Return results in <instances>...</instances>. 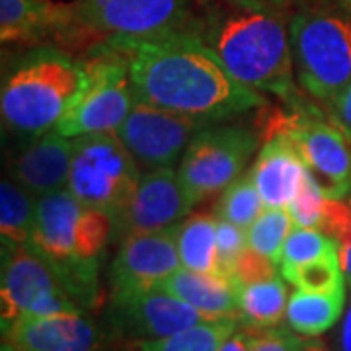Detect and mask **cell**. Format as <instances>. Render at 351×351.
I'll list each match as a JSON object with an SVG mask.
<instances>
[{
    "label": "cell",
    "instance_id": "obj_1",
    "mask_svg": "<svg viewBox=\"0 0 351 351\" xmlns=\"http://www.w3.org/2000/svg\"><path fill=\"white\" fill-rule=\"evenodd\" d=\"M125 57L137 100L168 112L223 121L263 106L197 36L174 32L143 39H106Z\"/></svg>",
    "mask_w": 351,
    "mask_h": 351
},
{
    "label": "cell",
    "instance_id": "obj_2",
    "mask_svg": "<svg viewBox=\"0 0 351 351\" xmlns=\"http://www.w3.org/2000/svg\"><path fill=\"white\" fill-rule=\"evenodd\" d=\"M112 237L110 215L80 203L69 189H59L36 203L27 248L49 263L86 313L100 297V263Z\"/></svg>",
    "mask_w": 351,
    "mask_h": 351
},
{
    "label": "cell",
    "instance_id": "obj_3",
    "mask_svg": "<svg viewBox=\"0 0 351 351\" xmlns=\"http://www.w3.org/2000/svg\"><path fill=\"white\" fill-rule=\"evenodd\" d=\"M201 39L240 84L281 98L295 96L291 32L279 6H234L232 12L213 22Z\"/></svg>",
    "mask_w": 351,
    "mask_h": 351
},
{
    "label": "cell",
    "instance_id": "obj_4",
    "mask_svg": "<svg viewBox=\"0 0 351 351\" xmlns=\"http://www.w3.org/2000/svg\"><path fill=\"white\" fill-rule=\"evenodd\" d=\"M80 86V61L51 45L34 47L12 61L2 76V125L36 141L57 129Z\"/></svg>",
    "mask_w": 351,
    "mask_h": 351
},
{
    "label": "cell",
    "instance_id": "obj_5",
    "mask_svg": "<svg viewBox=\"0 0 351 351\" xmlns=\"http://www.w3.org/2000/svg\"><path fill=\"white\" fill-rule=\"evenodd\" d=\"M293 63L314 100L330 104L351 82V12L306 8L289 24Z\"/></svg>",
    "mask_w": 351,
    "mask_h": 351
},
{
    "label": "cell",
    "instance_id": "obj_6",
    "mask_svg": "<svg viewBox=\"0 0 351 351\" xmlns=\"http://www.w3.org/2000/svg\"><path fill=\"white\" fill-rule=\"evenodd\" d=\"M82 69V86L57 131L76 138L90 133H115L137 104L125 57L108 43L88 49Z\"/></svg>",
    "mask_w": 351,
    "mask_h": 351
},
{
    "label": "cell",
    "instance_id": "obj_7",
    "mask_svg": "<svg viewBox=\"0 0 351 351\" xmlns=\"http://www.w3.org/2000/svg\"><path fill=\"white\" fill-rule=\"evenodd\" d=\"M141 176L137 160L115 133H90L73 138L66 189L80 203L110 215L113 225L125 213Z\"/></svg>",
    "mask_w": 351,
    "mask_h": 351
},
{
    "label": "cell",
    "instance_id": "obj_8",
    "mask_svg": "<svg viewBox=\"0 0 351 351\" xmlns=\"http://www.w3.org/2000/svg\"><path fill=\"white\" fill-rule=\"evenodd\" d=\"M75 43L143 39L186 32L189 0H76ZM96 43V45H98Z\"/></svg>",
    "mask_w": 351,
    "mask_h": 351
},
{
    "label": "cell",
    "instance_id": "obj_9",
    "mask_svg": "<svg viewBox=\"0 0 351 351\" xmlns=\"http://www.w3.org/2000/svg\"><path fill=\"white\" fill-rule=\"evenodd\" d=\"M63 313L84 311L49 263L29 248L2 244V326L22 316H51Z\"/></svg>",
    "mask_w": 351,
    "mask_h": 351
},
{
    "label": "cell",
    "instance_id": "obj_10",
    "mask_svg": "<svg viewBox=\"0 0 351 351\" xmlns=\"http://www.w3.org/2000/svg\"><path fill=\"white\" fill-rule=\"evenodd\" d=\"M276 115L267 121L271 137H285L295 147L328 199H348L351 195V138L332 121L306 112L293 115L276 112Z\"/></svg>",
    "mask_w": 351,
    "mask_h": 351
},
{
    "label": "cell",
    "instance_id": "obj_11",
    "mask_svg": "<svg viewBox=\"0 0 351 351\" xmlns=\"http://www.w3.org/2000/svg\"><path fill=\"white\" fill-rule=\"evenodd\" d=\"M258 149V137L234 125L205 127L191 138L178 174L195 203L237 182Z\"/></svg>",
    "mask_w": 351,
    "mask_h": 351
},
{
    "label": "cell",
    "instance_id": "obj_12",
    "mask_svg": "<svg viewBox=\"0 0 351 351\" xmlns=\"http://www.w3.org/2000/svg\"><path fill=\"white\" fill-rule=\"evenodd\" d=\"M213 125L209 119L168 112L137 100L123 125L115 131L119 141L147 172L174 168L199 131Z\"/></svg>",
    "mask_w": 351,
    "mask_h": 351
},
{
    "label": "cell",
    "instance_id": "obj_13",
    "mask_svg": "<svg viewBox=\"0 0 351 351\" xmlns=\"http://www.w3.org/2000/svg\"><path fill=\"white\" fill-rule=\"evenodd\" d=\"M106 320L113 334L135 341L174 336L213 318H207L164 289L149 287L112 291Z\"/></svg>",
    "mask_w": 351,
    "mask_h": 351
},
{
    "label": "cell",
    "instance_id": "obj_14",
    "mask_svg": "<svg viewBox=\"0 0 351 351\" xmlns=\"http://www.w3.org/2000/svg\"><path fill=\"white\" fill-rule=\"evenodd\" d=\"M193 205L195 199L182 182L178 170L160 168L145 172L125 213L113 225V237L123 240L127 234L174 228L184 223Z\"/></svg>",
    "mask_w": 351,
    "mask_h": 351
},
{
    "label": "cell",
    "instance_id": "obj_15",
    "mask_svg": "<svg viewBox=\"0 0 351 351\" xmlns=\"http://www.w3.org/2000/svg\"><path fill=\"white\" fill-rule=\"evenodd\" d=\"M106 334L84 313L22 316L2 326V343L14 351H100Z\"/></svg>",
    "mask_w": 351,
    "mask_h": 351
},
{
    "label": "cell",
    "instance_id": "obj_16",
    "mask_svg": "<svg viewBox=\"0 0 351 351\" xmlns=\"http://www.w3.org/2000/svg\"><path fill=\"white\" fill-rule=\"evenodd\" d=\"M176 228L127 234L110 267L112 291L158 287L176 274L182 267Z\"/></svg>",
    "mask_w": 351,
    "mask_h": 351
},
{
    "label": "cell",
    "instance_id": "obj_17",
    "mask_svg": "<svg viewBox=\"0 0 351 351\" xmlns=\"http://www.w3.org/2000/svg\"><path fill=\"white\" fill-rule=\"evenodd\" d=\"M76 22L73 4L55 0H0L2 43L36 45L53 38L75 43Z\"/></svg>",
    "mask_w": 351,
    "mask_h": 351
},
{
    "label": "cell",
    "instance_id": "obj_18",
    "mask_svg": "<svg viewBox=\"0 0 351 351\" xmlns=\"http://www.w3.org/2000/svg\"><path fill=\"white\" fill-rule=\"evenodd\" d=\"M73 160V138L57 129L41 135L14 158L12 178L36 199L66 189Z\"/></svg>",
    "mask_w": 351,
    "mask_h": 351
},
{
    "label": "cell",
    "instance_id": "obj_19",
    "mask_svg": "<svg viewBox=\"0 0 351 351\" xmlns=\"http://www.w3.org/2000/svg\"><path fill=\"white\" fill-rule=\"evenodd\" d=\"M306 166L285 137L265 141L250 178L258 188L265 207H289L301 188Z\"/></svg>",
    "mask_w": 351,
    "mask_h": 351
},
{
    "label": "cell",
    "instance_id": "obj_20",
    "mask_svg": "<svg viewBox=\"0 0 351 351\" xmlns=\"http://www.w3.org/2000/svg\"><path fill=\"white\" fill-rule=\"evenodd\" d=\"M158 289L174 295L195 311L205 314L207 318H239V302H237V285L234 281L219 276L191 271L180 267L176 274L162 281Z\"/></svg>",
    "mask_w": 351,
    "mask_h": 351
},
{
    "label": "cell",
    "instance_id": "obj_21",
    "mask_svg": "<svg viewBox=\"0 0 351 351\" xmlns=\"http://www.w3.org/2000/svg\"><path fill=\"white\" fill-rule=\"evenodd\" d=\"M176 244L182 267L228 279L219 260L217 217L203 213L188 217L176 228Z\"/></svg>",
    "mask_w": 351,
    "mask_h": 351
},
{
    "label": "cell",
    "instance_id": "obj_22",
    "mask_svg": "<svg viewBox=\"0 0 351 351\" xmlns=\"http://www.w3.org/2000/svg\"><path fill=\"white\" fill-rule=\"evenodd\" d=\"M346 304V291L339 293H313L297 289L287 302L289 328L302 338H318L338 324Z\"/></svg>",
    "mask_w": 351,
    "mask_h": 351
},
{
    "label": "cell",
    "instance_id": "obj_23",
    "mask_svg": "<svg viewBox=\"0 0 351 351\" xmlns=\"http://www.w3.org/2000/svg\"><path fill=\"white\" fill-rule=\"evenodd\" d=\"M239 320L244 328L269 330L277 328L287 313L289 293L283 279H269L260 283L237 285Z\"/></svg>",
    "mask_w": 351,
    "mask_h": 351
},
{
    "label": "cell",
    "instance_id": "obj_24",
    "mask_svg": "<svg viewBox=\"0 0 351 351\" xmlns=\"http://www.w3.org/2000/svg\"><path fill=\"white\" fill-rule=\"evenodd\" d=\"M240 320L237 316H226L217 320H207L195 326L182 330L174 336L158 339H135L131 341V351H219L228 336L239 330Z\"/></svg>",
    "mask_w": 351,
    "mask_h": 351
},
{
    "label": "cell",
    "instance_id": "obj_25",
    "mask_svg": "<svg viewBox=\"0 0 351 351\" xmlns=\"http://www.w3.org/2000/svg\"><path fill=\"white\" fill-rule=\"evenodd\" d=\"M38 199L22 188L14 178H4L0 184V234L2 244L27 248L36 225Z\"/></svg>",
    "mask_w": 351,
    "mask_h": 351
},
{
    "label": "cell",
    "instance_id": "obj_26",
    "mask_svg": "<svg viewBox=\"0 0 351 351\" xmlns=\"http://www.w3.org/2000/svg\"><path fill=\"white\" fill-rule=\"evenodd\" d=\"M295 228L287 207H265L248 228V246L271 262L281 263L285 240Z\"/></svg>",
    "mask_w": 351,
    "mask_h": 351
},
{
    "label": "cell",
    "instance_id": "obj_27",
    "mask_svg": "<svg viewBox=\"0 0 351 351\" xmlns=\"http://www.w3.org/2000/svg\"><path fill=\"white\" fill-rule=\"evenodd\" d=\"M263 209H265V203L248 174L232 182L223 191L215 209V217L248 230L252 223L263 213Z\"/></svg>",
    "mask_w": 351,
    "mask_h": 351
},
{
    "label": "cell",
    "instance_id": "obj_28",
    "mask_svg": "<svg viewBox=\"0 0 351 351\" xmlns=\"http://www.w3.org/2000/svg\"><path fill=\"white\" fill-rule=\"evenodd\" d=\"M281 276L291 285L302 291H313V293L346 291V276L339 262V252H332L314 262L302 263L299 267L281 271Z\"/></svg>",
    "mask_w": 351,
    "mask_h": 351
},
{
    "label": "cell",
    "instance_id": "obj_29",
    "mask_svg": "<svg viewBox=\"0 0 351 351\" xmlns=\"http://www.w3.org/2000/svg\"><path fill=\"white\" fill-rule=\"evenodd\" d=\"M332 252H339L338 244L330 237H326L322 230L295 226L287 237V240H285L279 265H281V271H287V269H293V267H299L302 263L324 258Z\"/></svg>",
    "mask_w": 351,
    "mask_h": 351
},
{
    "label": "cell",
    "instance_id": "obj_30",
    "mask_svg": "<svg viewBox=\"0 0 351 351\" xmlns=\"http://www.w3.org/2000/svg\"><path fill=\"white\" fill-rule=\"evenodd\" d=\"M326 195L324 189L318 184V180L306 170L302 178V184L295 199L289 203V213L293 217L295 226H304V228H318L322 225L324 217V207H326Z\"/></svg>",
    "mask_w": 351,
    "mask_h": 351
},
{
    "label": "cell",
    "instance_id": "obj_31",
    "mask_svg": "<svg viewBox=\"0 0 351 351\" xmlns=\"http://www.w3.org/2000/svg\"><path fill=\"white\" fill-rule=\"evenodd\" d=\"M217 248H219V260L226 277L234 281L237 262H239L240 254L248 248V230L232 225L228 221L217 219Z\"/></svg>",
    "mask_w": 351,
    "mask_h": 351
},
{
    "label": "cell",
    "instance_id": "obj_32",
    "mask_svg": "<svg viewBox=\"0 0 351 351\" xmlns=\"http://www.w3.org/2000/svg\"><path fill=\"white\" fill-rule=\"evenodd\" d=\"M277 263L265 258L263 254L256 252L254 248H246L240 254L237 267H234V285H248V283H260L276 279Z\"/></svg>",
    "mask_w": 351,
    "mask_h": 351
},
{
    "label": "cell",
    "instance_id": "obj_33",
    "mask_svg": "<svg viewBox=\"0 0 351 351\" xmlns=\"http://www.w3.org/2000/svg\"><path fill=\"white\" fill-rule=\"evenodd\" d=\"M302 336L287 328H269L258 334L252 351H299Z\"/></svg>",
    "mask_w": 351,
    "mask_h": 351
},
{
    "label": "cell",
    "instance_id": "obj_34",
    "mask_svg": "<svg viewBox=\"0 0 351 351\" xmlns=\"http://www.w3.org/2000/svg\"><path fill=\"white\" fill-rule=\"evenodd\" d=\"M328 106L332 112V123L351 138V82L343 88V92L338 98L330 101Z\"/></svg>",
    "mask_w": 351,
    "mask_h": 351
},
{
    "label": "cell",
    "instance_id": "obj_35",
    "mask_svg": "<svg viewBox=\"0 0 351 351\" xmlns=\"http://www.w3.org/2000/svg\"><path fill=\"white\" fill-rule=\"evenodd\" d=\"M256 339H258V334L254 330H250V328L237 330L232 336H228L223 341V346L219 348V351H252Z\"/></svg>",
    "mask_w": 351,
    "mask_h": 351
},
{
    "label": "cell",
    "instance_id": "obj_36",
    "mask_svg": "<svg viewBox=\"0 0 351 351\" xmlns=\"http://www.w3.org/2000/svg\"><path fill=\"white\" fill-rule=\"evenodd\" d=\"M336 351H351V304L341 318L336 336Z\"/></svg>",
    "mask_w": 351,
    "mask_h": 351
},
{
    "label": "cell",
    "instance_id": "obj_37",
    "mask_svg": "<svg viewBox=\"0 0 351 351\" xmlns=\"http://www.w3.org/2000/svg\"><path fill=\"white\" fill-rule=\"evenodd\" d=\"M225 2L237 8H265V6H281L283 0H225Z\"/></svg>",
    "mask_w": 351,
    "mask_h": 351
},
{
    "label": "cell",
    "instance_id": "obj_38",
    "mask_svg": "<svg viewBox=\"0 0 351 351\" xmlns=\"http://www.w3.org/2000/svg\"><path fill=\"white\" fill-rule=\"evenodd\" d=\"M339 262H341V269H343V276H346V285L351 291V244L339 250Z\"/></svg>",
    "mask_w": 351,
    "mask_h": 351
},
{
    "label": "cell",
    "instance_id": "obj_39",
    "mask_svg": "<svg viewBox=\"0 0 351 351\" xmlns=\"http://www.w3.org/2000/svg\"><path fill=\"white\" fill-rule=\"evenodd\" d=\"M299 351H332L328 348L326 343L322 341V339L318 338H304L302 339L301 348Z\"/></svg>",
    "mask_w": 351,
    "mask_h": 351
},
{
    "label": "cell",
    "instance_id": "obj_40",
    "mask_svg": "<svg viewBox=\"0 0 351 351\" xmlns=\"http://www.w3.org/2000/svg\"><path fill=\"white\" fill-rule=\"evenodd\" d=\"M2 351H14L12 348H8V346H4V343H2Z\"/></svg>",
    "mask_w": 351,
    "mask_h": 351
}]
</instances>
